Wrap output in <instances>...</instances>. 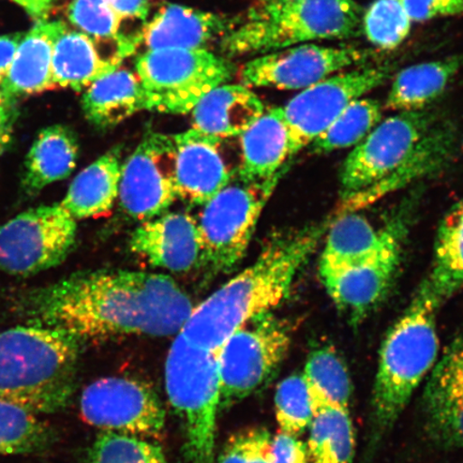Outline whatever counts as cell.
<instances>
[{
  "label": "cell",
  "instance_id": "e0dca14e",
  "mask_svg": "<svg viewBox=\"0 0 463 463\" xmlns=\"http://www.w3.org/2000/svg\"><path fill=\"white\" fill-rule=\"evenodd\" d=\"M195 129L173 135L178 200L203 206L237 176L241 154H231L228 140Z\"/></svg>",
  "mask_w": 463,
  "mask_h": 463
},
{
  "label": "cell",
  "instance_id": "8992f818",
  "mask_svg": "<svg viewBox=\"0 0 463 463\" xmlns=\"http://www.w3.org/2000/svg\"><path fill=\"white\" fill-rule=\"evenodd\" d=\"M165 389L182 420L189 462L216 463L217 352L202 349L178 334L166 357Z\"/></svg>",
  "mask_w": 463,
  "mask_h": 463
},
{
  "label": "cell",
  "instance_id": "e575fe53",
  "mask_svg": "<svg viewBox=\"0 0 463 463\" xmlns=\"http://www.w3.org/2000/svg\"><path fill=\"white\" fill-rule=\"evenodd\" d=\"M275 408L281 432L298 437L309 430L317 411L303 373L289 375L278 384Z\"/></svg>",
  "mask_w": 463,
  "mask_h": 463
},
{
  "label": "cell",
  "instance_id": "d6986e66",
  "mask_svg": "<svg viewBox=\"0 0 463 463\" xmlns=\"http://www.w3.org/2000/svg\"><path fill=\"white\" fill-rule=\"evenodd\" d=\"M456 142L457 137L453 127L438 121L398 169L373 186L345 198L335 216L360 211L361 208L373 204L392 191L441 170L453 158Z\"/></svg>",
  "mask_w": 463,
  "mask_h": 463
},
{
  "label": "cell",
  "instance_id": "7dc6e473",
  "mask_svg": "<svg viewBox=\"0 0 463 463\" xmlns=\"http://www.w3.org/2000/svg\"><path fill=\"white\" fill-rule=\"evenodd\" d=\"M13 2L19 5L33 19L40 21L46 19L56 0H13Z\"/></svg>",
  "mask_w": 463,
  "mask_h": 463
},
{
  "label": "cell",
  "instance_id": "f35d334b",
  "mask_svg": "<svg viewBox=\"0 0 463 463\" xmlns=\"http://www.w3.org/2000/svg\"><path fill=\"white\" fill-rule=\"evenodd\" d=\"M68 19L90 38L118 37L121 20L109 0H73L68 7Z\"/></svg>",
  "mask_w": 463,
  "mask_h": 463
},
{
  "label": "cell",
  "instance_id": "74e56055",
  "mask_svg": "<svg viewBox=\"0 0 463 463\" xmlns=\"http://www.w3.org/2000/svg\"><path fill=\"white\" fill-rule=\"evenodd\" d=\"M427 430L445 448H463V398L425 393Z\"/></svg>",
  "mask_w": 463,
  "mask_h": 463
},
{
  "label": "cell",
  "instance_id": "83f0119b",
  "mask_svg": "<svg viewBox=\"0 0 463 463\" xmlns=\"http://www.w3.org/2000/svg\"><path fill=\"white\" fill-rule=\"evenodd\" d=\"M79 143L65 126L48 127L39 133L29 149L23 184L27 193L37 194L51 184L67 178L77 166Z\"/></svg>",
  "mask_w": 463,
  "mask_h": 463
},
{
  "label": "cell",
  "instance_id": "d4e9b609",
  "mask_svg": "<svg viewBox=\"0 0 463 463\" xmlns=\"http://www.w3.org/2000/svg\"><path fill=\"white\" fill-rule=\"evenodd\" d=\"M82 109L92 126L108 129L147 111V101L137 75L118 68L85 90Z\"/></svg>",
  "mask_w": 463,
  "mask_h": 463
},
{
  "label": "cell",
  "instance_id": "cb8c5ba5",
  "mask_svg": "<svg viewBox=\"0 0 463 463\" xmlns=\"http://www.w3.org/2000/svg\"><path fill=\"white\" fill-rule=\"evenodd\" d=\"M121 150H109L73 179L61 204L79 220L107 215L118 201Z\"/></svg>",
  "mask_w": 463,
  "mask_h": 463
},
{
  "label": "cell",
  "instance_id": "d6a6232c",
  "mask_svg": "<svg viewBox=\"0 0 463 463\" xmlns=\"http://www.w3.org/2000/svg\"><path fill=\"white\" fill-rule=\"evenodd\" d=\"M54 439L37 415L0 402V456L43 454Z\"/></svg>",
  "mask_w": 463,
  "mask_h": 463
},
{
  "label": "cell",
  "instance_id": "7c38bea8",
  "mask_svg": "<svg viewBox=\"0 0 463 463\" xmlns=\"http://www.w3.org/2000/svg\"><path fill=\"white\" fill-rule=\"evenodd\" d=\"M437 123L436 116L426 109L401 112L381 120L344 162L340 173L344 198L391 175Z\"/></svg>",
  "mask_w": 463,
  "mask_h": 463
},
{
  "label": "cell",
  "instance_id": "ba28073f",
  "mask_svg": "<svg viewBox=\"0 0 463 463\" xmlns=\"http://www.w3.org/2000/svg\"><path fill=\"white\" fill-rule=\"evenodd\" d=\"M281 176L264 182L237 175L205 205L198 219L204 266L229 274L246 256L260 213Z\"/></svg>",
  "mask_w": 463,
  "mask_h": 463
},
{
  "label": "cell",
  "instance_id": "5b68a950",
  "mask_svg": "<svg viewBox=\"0 0 463 463\" xmlns=\"http://www.w3.org/2000/svg\"><path fill=\"white\" fill-rule=\"evenodd\" d=\"M363 10L355 0H298L257 4L239 26L223 36L229 55L265 54L289 46L343 40L362 31Z\"/></svg>",
  "mask_w": 463,
  "mask_h": 463
},
{
  "label": "cell",
  "instance_id": "7402d4cb",
  "mask_svg": "<svg viewBox=\"0 0 463 463\" xmlns=\"http://www.w3.org/2000/svg\"><path fill=\"white\" fill-rule=\"evenodd\" d=\"M265 112L260 98L241 84H222L193 109V129L220 137H239Z\"/></svg>",
  "mask_w": 463,
  "mask_h": 463
},
{
  "label": "cell",
  "instance_id": "484cf974",
  "mask_svg": "<svg viewBox=\"0 0 463 463\" xmlns=\"http://www.w3.org/2000/svg\"><path fill=\"white\" fill-rule=\"evenodd\" d=\"M121 58H103L94 40L82 32L67 29L58 38L52 60L53 89L82 91L97 80L119 68Z\"/></svg>",
  "mask_w": 463,
  "mask_h": 463
},
{
  "label": "cell",
  "instance_id": "f546056e",
  "mask_svg": "<svg viewBox=\"0 0 463 463\" xmlns=\"http://www.w3.org/2000/svg\"><path fill=\"white\" fill-rule=\"evenodd\" d=\"M326 234L318 271L350 268L373 256L383 245L386 227L375 229L366 217L345 213L335 216Z\"/></svg>",
  "mask_w": 463,
  "mask_h": 463
},
{
  "label": "cell",
  "instance_id": "ee69618b",
  "mask_svg": "<svg viewBox=\"0 0 463 463\" xmlns=\"http://www.w3.org/2000/svg\"><path fill=\"white\" fill-rule=\"evenodd\" d=\"M16 118V99L0 91V155H3L13 140Z\"/></svg>",
  "mask_w": 463,
  "mask_h": 463
},
{
  "label": "cell",
  "instance_id": "1f68e13d",
  "mask_svg": "<svg viewBox=\"0 0 463 463\" xmlns=\"http://www.w3.org/2000/svg\"><path fill=\"white\" fill-rule=\"evenodd\" d=\"M306 447L309 463H351L355 432L349 410H318L309 426Z\"/></svg>",
  "mask_w": 463,
  "mask_h": 463
},
{
  "label": "cell",
  "instance_id": "ac0fdd59",
  "mask_svg": "<svg viewBox=\"0 0 463 463\" xmlns=\"http://www.w3.org/2000/svg\"><path fill=\"white\" fill-rule=\"evenodd\" d=\"M132 253L155 269L189 273L204 266L198 219L183 212H166L140 222L129 240Z\"/></svg>",
  "mask_w": 463,
  "mask_h": 463
},
{
  "label": "cell",
  "instance_id": "7bdbcfd3",
  "mask_svg": "<svg viewBox=\"0 0 463 463\" xmlns=\"http://www.w3.org/2000/svg\"><path fill=\"white\" fill-rule=\"evenodd\" d=\"M271 459L273 463H309L306 444L283 432L271 439Z\"/></svg>",
  "mask_w": 463,
  "mask_h": 463
},
{
  "label": "cell",
  "instance_id": "30bf717a",
  "mask_svg": "<svg viewBox=\"0 0 463 463\" xmlns=\"http://www.w3.org/2000/svg\"><path fill=\"white\" fill-rule=\"evenodd\" d=\"M77 232L61 203L20 213L0 227V271L29 276L55 268L72 250Z\"/></svg>",
  "mask_w": 463,
  "mask_h": 463
},
{
  "label": "cell",
  "instance_id": "d590c367",
  "mask_svg": "<svg viewBox=\"0 0 463 463\" xmlns=\"http://www.w3.org/2000/svg\"><path fill=\"white\" fill-rule=\"evenodd\" d=\"M412 21L398 0H374L363 14L362 31L381 50H395L408 38Z\"/></svg>",
  "mask_w": 463,
  "mask_h": 463
},
{
  "label": "cell",
  "instance_id": "b9f144b4",
  "mask_svg": "<svg viewBox=\"0 0 463 463\" xmlns=\"http://www.w3.org/2000/svg\"><path fill=\"white\" fill-rule=\"evenodd\" d=\"M412 22L463 14V0H398Z\"/></svg>",
  "mask_w": 463,
  "mask_h": 463
},
{
  "label": "cell",
  "instance_id": "bcb514c9",
  "mask_svg": "<svg viewBox=\"0 0 463 463\" xmlns=\"http://www.w3.org/2000/svg\"><path fill=\"white\" fill-rule=\"evenodd\" d=\"M109 4L121 21L145 20L149 14V0H109Z\"/></svg>",
  "mask_w": 463,
  "mask_h": 463
},
{
  "label": "cell",
  "instance_id": "9c48e42d",
  "mask_svg": "<svg viewBox=\"0 0 463 463\" xmlns=\"http://www.w3.org/2000/svg\"><path fill=\"white\" fill-rule=\"evenodd\" d=\"M291 327L273 314L237 329L217 351L220 409L242 401L268 382L291 345Z\"/></svg>",
  "mask_w": 463,
  "mask_h": 463
},
{
  "label": "cell",
  "instance_id": "44dd1931",
  "mask_svg": "<svg viewBox=\"0 0 463 463\" xmlns=\"http://www.w3.org/2000/svg\"><path fill=\"white\" fill-rule=\"evenodd\" d=\"M68 27L61 21L40 20L23 37L0 91L17 98L39 94L52 86V60L55 43Z\"/></svg>",
  "mask_w": 463,
  "mask_h": 463
},
{
  "label": "cell",
  "instance_id": "2e32d148",
  "mask_svg": "<svg viewBox=\"0 0 463 463\" xmlns=\"http://www.w3.org/2000/svg\"><path fill=\"white\" fill-rule=\"evenodd\" d=\"M404 220L395 218L386 225V236L373 256L356 265L321 270L324 287L337 308L353 324L362 322L386 297L401 265Z\"/></svg>",
  "mask_w": 463,
  "mask_h": 463
},
{
  "label": "cell",
  "instance_id": "603a6c76",
  "mask_svg": "<svg viewBox=\"0 0 463 463\" xmlns=\"http://www.w3.org/2000/svg\"><path fill=\"white\" fill-rule=\"evenodd\" d=\"M239 138L241 165L237 175L254 182L282 175L283 165L291 157L281 107L265 111Z\"/></svg>",
  "mask_w": 463,
  "mask_h": 463
},
{
  "label": "cell",
  "instance_id": "60d3db41",
  "mask_svg": "<svg viewBox=\"0 0 463 463\" xmlns=\"http://www.w3.org/2000/svg\"><path fill=\"white\" fill-rule=\"evenodd\" d=\"M425 393L463 398V335L450 344L434 364Z\"/></svg>",
  "mask_w": 463,
  "mask_h": 463
},
{
  "label": "cell",
  "instance_id": "5bb4252c",
  "mask_svg": "<svg viewBox=\"0 0 463 463\" xmlns=\"http://www.w3.org/2000/svg\"><path fill=\"white\" fill-rule=\"evenodd\" d=\"M178 200L173 136L149 132L121 166V211L138 222L158 217Z\"/></svg>",
  "mask_w": 463,
  "mask_h": 463
},
{
  "label": "cell",
  "instance_id": "f6af8a7d",
  "mask_svg": "<svg viewBox=\"0 0 463 463\" xmlns=\"http://www.w3.org/2000/svg\"><path fill=\"white\" fill-rule=\"evenodd\" d=\"M22 33L0 36V85L3 84L14 61L17 49L23 39Z\"/></svg>",
  "mask_w": 463,
  "mask_h": 463
},
{
  "label": "cell",
  "instance_id": "52a82bcc",
  "mask_svg": "<svg viewBox=\"0 0 463 463\" xmlns=\"http://www.w3.org/2000/svg\"><path fill=\"white\" fill-rule=\"evenodd\" d=\"M136 71L146 96L147 111L184 115L203 98L228 83L234 68L206 49L146 51Z\"/></svg>",
  "mask_w": 463,
  "mask_h": 463
},
{
  "label": "cell",
  "instance_id": "ab89813d",
  "mask_svg": "<svg viewBox=\"0 0 463 463\" xmlns=\"http://www.w3.org/2000/svg\"><path fill=\"white\" fill-rule=\"evenodd\" d=\"M271 439L263 427L237 431L225 443L216 463H273Z\"/></svg>",
  "mask_w": 463,
  "mask_h": 463
},
{
  "label": "cell",
  "instance_id": "4316f807",
  "mask_svg": "<svg viewBox=\"0 0 463 463\" xmlns=\"http://www.w3.org/2000/svg\"><path fill=\"white\" fill-rule=\"evenodd\" d=\"M420 288L439 307L463 288V199L439 222L432 269Z\"/></svg>",
  "mask_w": 463,
  "mask_h": 463
},
{
  "label": "cell",
  "instance_id": "277c9868",
  "mask_svg": "<svg viewBox=\"0 0 463 463\" xmlns=\"http://www.w3.org/2000/svg\"><path fill=\"white\" fill-rule=\"evenodd\" d=\"M439 307L420 288L387 333L380 351L372 401L370 448L378 445L436 364Z\"/></svg>",
  "mask_w": 463,
  "mask_h": 463
},
{
  "label": "cell",
  "instance_id": "7a4b0ae2",
  "mask_svg": "<svg viewBox=\"0 0 463 463\" xmlns=\"http://www.w3.org/2000/svg\"><path fill=\"white\" fill-rule=\"evenodd\" d=\"M332 220L276 234L254 262L194 306L181 333L189 343L217 352L237 329L273 314L288 298Z\"/></svg>",
  "mask_w": 463,
  "mask_h": 463
},
{
  "label": "cell",
  "instance_id": "3957f363",
  "mask_svg": "<svg viewBox=\"0 0 463 463\" xmlns=\"http://www.w3.org/2000/svg\"><path fill=\"white\" fill-rule=\"evenodd\" d=\"M82 344L39 324L0 333V402L37 416L65 409L77 384Z\"/></svg>",
  "mask_w": 463,
  "mask_h": 463
},
{
  "label": "cell",
  "instance_id": "f1b7e54d",
  "mask_svg": "<svg viewBox=\"0 0 463 463\" xmlns=\"http://www.w3.org/2000/svg\"><path fill=\"white\" fill-rule=\"evenodd\" d=\"M462 66L463 55H453L403 69L392 80L386 108L399 112L425 109L443 94Z\"/></svg>",
  "mask_w": 463,
  "mask_h": 463
},
{
  "label": "cell",
  "instance_id": "8fae6325",
  "mask_svg": "<svg viewBox=\"0 0 463 463\" xmlns=\"http://www.w3.org/2000/svg\"><path fill=\"white\" fill-rule=\"evenodd\" d=\"M392 67L356 68L339 72L300 91L281 107L289 145V157L310 146L349 104L383 85Z\"/></svg>",
  "mask_w": 463,
  "mask_h": 463
},
{
  "label": "cell",
  "instance_id": "8d00e7d4",
  "mask_svg": "<svg viewBox=\"0 0 463 463\" xmlns=\"http://www.w3.org/2000/svg\"><path fill=\"white\" fill-rule=\"evenodd\" d=\"M87 463H167L164 450L147 439L103 431L92 445Z\"/></svg>",
  "mask_w": 463,
  "mask_h": 463
},
{
  "label": "cell",
  "instance_id": "836d02e7",
  "mask_svg": "<svg viewBox=\"0 0 463 463\" xmlns=\"http://www.w3.org/2000/svg\"><path fill=\"white\" fill-rule=\"evenodd\" d=\"M381 119L380 101L360 98L345 109L333 124L312 143V147L316 153L327 154L356 146L373 130Z\"/></svg>",
  "mask_w": 463,
  "mask_h": 463
},
{
  "label": "cell",
  "instance_id": "c3c4849f",
  "mask_svg": "<svg viewBox=\"0 0 463 463\" xmlns=\"http://www.w3.org/2000/svg\"><path fill=\"white\" fill-rule=\"evenodd\" d=\"M292 2H298V0H259L258 4L280 5V4H287V3H292Z\"/></svg>",
  "mask_w": 463,
  "mask_h": 463
},
{
  "label": "cell",
  "instance_id": "ffe728a7",
  "mask_svg": "<svg viewBox=\"0 0 463 463\" xmlns=\"http://www.w3.org/2000/svg\"><path fill=\"white\" fill-rule=\"evenodd\" d=\"M231 28L224 17L181 5L161 8L137 39L146 51L200 50Z\"/></svg>",
  "mask_w": 463,
  "mask_h": 463
},
{
  "label": "cell",
  "instance_id": "9a60e30c",
  "mask_svg": "<svg viewBox=\"0 0 463 463\" xmlns=\"http://www.w3.org/2000/svg\"><path fill=\"white\" fill-rule=\"evenodd\" d=\"M369 57L367 50L351 45L289 46L248 61L242 67L241 82L247 87L303 90L345 69L361 65Z\"/></svg>",
  "mask_w": 463,
  "mask_h": 463
},
{
  "label": "cell",
  "instance_id": "4dcf8cb0",
  "mask_svg": "<svg viewBox=\"0 0 463 463\" xmlns=\"http://www.w3.org/2000/svg\"><path fill=\"white\" fill-rule=\"evenodd\" d=\"M316 411L334 408L349 410L352 383L343 358L332 346L312 351L303 373Z\"/></svg>",
  "mask_w": 463,
  "mask_h": 463
},
{
  "label": "cell",
  "instance_id": "4fadbf2b",
  "mask_svg": "<svg viewBox=\"0 0 463 463\" xmlns=\"http://www.w3.org/2000/svg\"><path fill=\"white\" fill-rule=\"evenodd\" d=\"M80 413L103 431L138 438H157L164 432L165 412L147 384L123 376L92 382L80 396Z\"/></svg>",
  "mask_w": 463,
  "mask_h": 463
},
{
  "label": "cell",
  "instance_id": "6da1fadb",
  "mask_svg": "<svg viewBox=\"0 0 463 463\" xmlns=\"http://www.w3.org/2000/svg\"><path fill=\"white\" fill-rule=\"evenodd\" d=\"M194 305L170 276L147 271H83L39 289L28 298L34 324L80 341L127 335H178Z\"/></svg>",
  "mask_w": 463,
  "mask_h": 463
}]
</instances>
